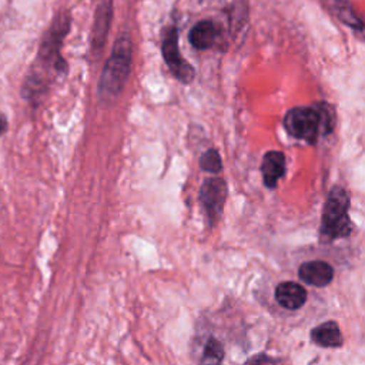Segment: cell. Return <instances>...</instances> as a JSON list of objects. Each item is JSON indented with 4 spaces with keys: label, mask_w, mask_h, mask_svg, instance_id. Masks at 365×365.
Instances as JSON below:
<instances>
[{
    "label": "cell",
    "mask_w": 365,
    "mask_h": 365,
    "mask_svg": "<svg viewBox=\"0 0 365 365\" xmlns=\"http://www.w3.org/2000/svg\"><path fill=\"white\" fill-rule=\"evenodd\" d=\"M334 123V107L324 101L312 107H294L284 117V127L288 134L309 144H314L321 134H329Z\"/></svg>",
    "instance_id": "1"
},
{
    "label": "cell",
    "mask_w": 365,
    "mask_h": 365,
    "mask_svg": "<svg viewBox=\"0 0 365 365\" xmlns=\"http://www.w3.org/2000/svg\"><path fill=\"white\" fill-rule=\"evenodd\" d=\"M130 66L131 41L127 36H121L117 38L98 80L97 91L101 101L110 103L118 97L130 74Z\"/></svg>",
    "instance_id": "2"
},
{
    "label": "cell",
    "mask_w": 365,
    "mask_h": 365,
    "mask_svg": "<svg viewBox=\"0 0 365 365\" xmlns=\"http://www.w3.org/2000/svg\"><path fill=\"white\" fill-rule=\"evenodd\" d=\"M349 197L344 187L335 185L328 192L324 212L321 218L319 234L325 241H334L348 237L352 231V224L348 215Z\"/></svg>",
    "instance_id": "3"
},
{
    "label": "cell",
    "mask_w": 365,
    "mask_h": 365,
    "mask_svg": "<svg viewBox=\"0 0 365 365\" xmlns=\"http://www.w3.org/2000/svg\"><path fill=\"white\" fill-rule=\"evenodd\" d=\"M161 51L163 57L170 68V71L174 74V77L181 83H191V80L195 76L194 67L185 61L178 50V33L175 27H170L163 37L161 43Z\"/></svg>",
    "instance_id": "4"
},
{
    "label": "cell",
    "mask_w": 365,
    "mask_h": 365,
    "mask_svg": "<svg viewBox=\"0 0 365 365\" xmlns=\"http://www.w3.org/2000/svg\"><path fill=\"white\" fill-rule=\"evenodd\" d=\"M227 200V184L222 178L212 177L207 178L200 190V201L202 208L205 210L207 220L211 225H214L221 214Z\"/></svg>",
    "instance_id": "5"
},
{
    "label": "cell",
    "mask_w": 365,
    "mask_h": 365,
    "mask_svg": "<svg viewBox=\"0 0 365 365\" xmlns=\"http://www.w3.org/2000/svg\"><path fill=\"white\" fill-rule=\"evenodd\" d=\"M298 277L308 285L325 287L334 278V268L331 264L322 259L307 261L299 267Z\"/></svg>",
    "instance_id": "6"
},
{
    "label": "cell",
    "mask_w": 365,
    "mask_h": 365,
    "mask_svg": "<svg viewBox=\"0 0 365 365\" xmlns=\"http://www.w3.org/2000/svg\"><path fill=\"white\" fill-rule=\"evenodd\" d=\"M111 17H113V0H100L96 10L94 24L91 31V46L94 50H100L104 46Z\"/></svg>",
    "instance_id": "7"
},
{
    "label": "cell",
    "mask_w": 365,
    "mask_h": 365,
    "mask_svg": "<svg viewBox=\"0 0 365 365\" xmlns=\"http://www.w3.org/2000/svg\"><path fill=\"white\" fill-rule=\"evenodd\" d=\"M275 299L282 308L295 311L305 304L307 291L302 285L294 281L281 282L275 288Z\"/></svg>",
    "instance_id": "8"
},
{
    "label": "cell",
    "mask_w": 365,
    "mask_h": 365,
    "mask_svg": "<svg viewBox=\"0 0 365 365\" xmlns=\"http://www.w3.org/2000/svg\"><path fill=\"white\" fill-rule=\"evenodd\" d=\"M261 174L268 188H275L285 174V155L281 151H268L261 161Z\"/></svg>",
    "instance_id": "9"
},
{
    "label": "cell",
    "mask_w": 365,
    "mask_h": 365,
    "mask_svg": "<svg viewBox=\"0 0 365 365\" xmlns=\"http://www.w3.org/2000/svg\"><path fill=\"white\" fill-rule=\"evenodd\" d=\"M217 36H218V31L215 24L210 20H201L191 27L188 33V41L194 48L205 50L215 43Z\"/></svg>",
    "instance_id": "10"
},
{
    "label": "cell",
    "mask_w": 365,
    "mask_h": 365,
    "mask_svg": "<svg viewBox=\"0 0 365 365\" xmlns=\"http://www.w3.org/2000/svg\"><path fill=\"white\" fill-rule=\"evenodd\" d=\"M311 338L315 344L325 348H338L342 345V334L335 321H327L311 331Z\"/></svg>",
    "instance_id": "11"
},
{
    "label": "cell",
    "mask_w": 365,
    "mask_h": 365,
    "mask_svg": "<svg viewBox=\"0 0 365 365\" xmlns=\"http://www.w3.org/2000/svg\"><path fill=\"white\" fill-rule=\"evenodd\" d=\"M322 1L327 6V9L329 10V13L336 16V19L339 21H342L344 24L349 26L351 29L362 33V30H364L362 20L355 14L352 6L346 0H322Z\"/></svg>",
    "instance_id": "12"
},
{
    "label": "cell",
    "mask_w": 365,
    "mask_h": 365,
    "mask_svg": "<svg viewBox=\"0 0 365 365\" xmlns=\"http://www.w3.org/2000/svg\"><path fill=\"white\" fill-rule=\"evenodd\" d=\"M224 358L222 344L215 338H208L202 349V365H221Z\"/></svg>",
    "instance_id": "13"
},
{
    "label": "cell",
    "mask_w": 365,
    "mask_h": 365,
    "mask_svg": "<svg viewBox=\"0 0 365 365\" xmlns=\"http://www.w3.org/2000/svg\"><path fill=\"white\" fill-rule=\"evenodd\" d=\"M200 167H201V170L211 173V174L220 173L222 168V163H221V157H220L218 151L214 148L207 150L200 158Z\"/></svg>",
    "instance_id": "14"
},
{
    "label": "cell",
    "mask_w": 365,
    "mask_h": 365,
    "mask_svg": "<svg viewBox=\"0 0 365 365\" xmlns=\"http://www.w3.org/2000/svg\"><path fill=\"white\" fill-rule=\"evenodd\" d=\"M7 131V118L0 114V135H3Z\"/></svg>",
    "instance_id": "15"
}]
</instances>
